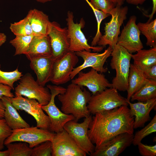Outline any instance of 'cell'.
I'll return each instance as SVG.
<instances>
[{
	"label": "cell",
	"instance_id": "obj_41",
	"mask_svg": "<svg viewBox=\"0 0 156 156\" xmlns=\"http://www.w3.org/2000/svg\"><path fill=\"white\" fill-rule=\"evenodd\" d=\"M126 2L129 4L138 5L142 4L146 0H126Z\"/></svg>",
	"mask_w": 156,
	"mask_h": 156
},
{
	"label": "cell",
	"instance_id": "obj_42",
	"mask_svg": "<svg viewBox=\"0 0 156 156\" xmlns=\"http://www.w3.org/2000/svg\"><path fill=\"white\" fill-rule=\"evenodd\" d=\"M5 109L4 105L2 100L0 99V119L3 118Z\"/></svg>",
	"mask_w": 156,
	"mask_h": 156
},
{
	"label": "cell",
	"instance_id": "obj_4",
	"mask_svg": "<svg viewBox=\"0 0 156 156\" xmlns=\"http://www.w3.org/2000/svg\"><path fill=\"white\" fill-rule=\"evenodd\" d=\"M127 101L116 89L109 88L91 95L87 107L90 113L94 115L123 105H128Z\"/></svg>",
	"mask_w": 156,
	"mask_h": 156
},
{
	"label": "cell",
	"instance_id": "obj_17",
	"mask_svg": "<svg viewBox=\"0 0 156 156\" xmlns=\"http://www.w3.org/2000/svg\"><path fill=\"white\" fill-rule=\"evenodd\" d=\"M48 36L55 61L60 59L69 51V40L67 27L62 28L57 22H52Z\"/></svg>",
	"mask_w": 156,
	"mask_h": 156
},
{
	"label": "cell",
	"instance_id": "obj_18",
	"mask_svg": "<svg viewBox=\"0 0 156 156\" xmlns=\"http://www.w3.org/2000/svg\"><path fill=\"white\" fill-rule=\"evenodd\" d=\"M77 74V77L72 79L71 83L87 87L92 94L107 88L112 87V83L109 82L105 75L102 73H99L92 68L87 73L81 71Z\"/></svg>",
	"mask_w": 156,
	"mask_h": 156
},
{
	"label": "cell",
	"instance_id": "obj_39",
	"mask_svg": "<svg viewBox=\"0 0 156 156\" xmlns=\"http://www.w3.org/2000/svg\"><path fill=\"white\" fill-rule=\"evenodd\" d=\"M12 88L8 86L0 83V99L4 96L10 98L15 96L12 92Z\"/></svg>",
	"mask_w": 156,
	"mask_h": 156
},
{
	"label": "cell",
	"instance_id": "obj_2",
	"mask_svg": "<svg viewBox=\"0 0 156 156\" xmlns=\"http://www.w3.org/2000/svg\"><path fill=\"white\" fill-rule=\"evenodd\" d=\"M71 83L65 92L58 95L61 104V110L64 113L72 115L77 121L90 115L87 105L91 95L86 88Z\"/></svg>",
	"mask_w": 156,
	"mask_h": 156
},
{
	"label": "cell",
	"instance_id": "obj_15",
	"mask_svg": "<svg viewBox=\"0 0 156 156\" xmlns=\"http://www.w3.org/2000/svg\"><path fill=\"white\" fill-rule=\"evenodd\" d=\"M78 62V56L75 52L70 51L60 59L55 61L50 81L56 85L67 83L71 80V73Z\"/></svg>",
	"mask_w": 156,
	"mask_h": 156
},
{
	"label": "cell",
	"instance_id": "obj_13",
	"mask_svg": "<svg viewBox=\"0 0 156 156\" xmlns=\"http://www.w3.org/2000/svg\"><path fill=\"white\" fill-rule=\"evenodd\" d=\"M51 141L52 156H86L87 155L64 129L55 133Z\"/></svg>",
	"mask_w": 156,
	"mask_h": 156
},
{
	"label": "cell",
	"instance_id": "obj_16",
	"mask_svg": "<svg viewBox=\"0 0 156 156\" xmlns=\"http://www.w3.org/2000/svg\"><path fill=\"white\" fill-rule=\"evenodd\" d=\"M133 134L123 133L112 138L102 144L90 156H118L132 144Z\"/></svg>",
	"mask_w": 156,
	"mask_h": 156
},
{
	"label": "cell",
	"instance_id": "obj_36",
	"mask_svg": "<svg viewBox=\"0 0 156 156\" xmlns=\"http://www.w3.org/2000/svg\"><path fill=\"white\" fill-rule=\"evenodd\" d=\"M12 131L5 119H0V150L4 148L5 141L11 135Z\"/></svg>",
	"mask_w": 156,
	"mask_h": 156
},
{
	"label": "cell",
	"instance_id": "obj_5",
	"mask_svg": "<svg viewBox=\"0 0 156 156\" xmlns=\"http://www.w3.org/2000/svg\"><path fill=\"white\" fill-rule=\"evenodd\" d=\"M14 89L15 95L35 99L41 106L47 104L51 98L49 89L40 85L29 73L23 75Z\"/></svg>",
	"mask_w": 156,
	"mask_h": 156
},
{
	"label": "cell",
	"instance_id": "obj_31",
	"mask_svg": "<svg viewBox=\"0 0 156 156\" xmlns=\"http://www.w3.org/2000/svg\"><path fill=\"white\" fill-rule=\"evenodd\" d=\"M156 131V115L153 117L150 122L145 127L137 131L133 135L132 144L137 146L142 140L149 135Z\"/></svg>",
	"mask_w": 156,
	"mask_h": 156
},
{
	"label": "cell",
	"instance_id": "obj_30",
	"mask_svg": "<svg viewBox=\"0 0 156 156\" xmlns=\"http://www.w3.org/2000/svg\"><path fill=\"white\" fill-rule=\"evenodd\" d=\"M10 29L15 36L34 35L30 23L26 16L19 21L11 23Z\"/></svg>",
	"mask_w": 156,
	"mask_h": 156
},
{
	"label": "cell",
	"instance_id": "obj_38",
	"mask_svg": "<svg viewBox=\"0 0 156 156\" xmlns=\"http://www.w3.org/2000/svg\"><path fill=\"white\" fill-rule=\"evenodd\" d=\"M143 71L147 79L156 80V64L147 67Z\"/></svg>",
	"mask_w": 156,
	"mask_h": 156
},
{
	"label": "cell",
	"instance_id": "obj_29",
	"mask_svg": "<svg viewBox=\"0 0 156 156\" xmlns=\"http://www.w3.org/2000/svg\"><path fill=\"white\" fill-rule=\"evenodd\" d=\"M11 143L5 146L9 153V156H31L32 148L24 142Z\"/></svg>",
	"mask_w": 156,
	"mask_h": 156
},
{
	"label": "cell",
	"instance_id": "obj_32",
	"mask_svg": "<svg viewBox=\"0 0 156 156\" xmlns=\"http://www.w3.org/2000/svg\"><path fill=\"white\" fill-rule=\"evenodd\" d=\"M1 68L0 64V83L8 86L14 90V83L21 79L23 75L22 73L18 68L12 71L7 72L2 70Z\"/></svg>",
	"mask_w": 156,
	"mask_h": 156
},
{
	"label": "cell",
	"instance_id": "obj_21",
	"mask_svg": "<svg viewBox=\"0 0 156 156\" xmlns=\"http://www.w3.org/2000/svg\"><path fill=\"white\" fill-rule=\"evenodd\" d=\"M30 23L34 36H47L51 28L52 22L48 16L36 9H31L26 16Z\"/></svg>",
	"mask_w": 156,
	"mask_h": 156
},
{
	"label": "cell",
	"instance_id": "obj_46",
	"mask_svg": "<svg viewBox=\"0 0 156 156\" xmlns=\"http://www.w3.org/2000/svg\"><path fill=\"white\" fill-rule=\"evenodd\" d=\"M35 0L40 3H44L47 2L51 1L53 0Z\"/></svg>",
	"mask_w": 156,
	"mask_h": 156
},
{
	"label": "cell",
	"instance_id": "obj_10",
	"mask_svg": "<svg viewBox=\"0 0 156 156\" xmlns=\"http://www.w3.org/2000/svg\"><path fill=\"white\" fill-rule=\"evenodd\" d=\"M10 99L17 110L24 111L34 118L36 127L50 130L51 123L49 117L44 113L41 105L36 100L20 95H15L14 97L10 98Z\"/></svg>",
	"mask_w": 156,
	"mask_h": 156
},
{
	"label": "cell",
	"instance_id": "obj_45",
	"mask_svg": "<svg viewBox=\"0 0 156 156\" xmlns=\"http://www.w3.org/2000/svg\"><path fill=\"white\" fill-rule=\"evenodd\" d=\"M0 156H9V153L8 150L4 151L0 150Z\"/></svg>",
	"mask_w": 156,
	"mask_h": 156
},
{
	"label": "cell",
	"instance_id": "obj_12",
	"mask_svg": "<svg viewBox=\"0 0 156 156\" xmlns=\"http://www.w3.org/2000/svg\"><path fill=\"white\" fill-rule=\"evenodd\" d=\"M112 51V48L109 46L102 53H91L85 50L75 52L77 56L83 59V62L74 68L70 75L71 79H73L79 72L89 67L101 73L106 72L107 68L104 66L107 59L111 56Z\"/></svg>",
	"mask_w": 156,
	"mask_h": 156
},
{
	"label": "cell",
	"instance_id": "obj_3",
	"mask_svg": "<svg viewBox=\"0 0 156 156\" xmlns=\"http://www.w3.org/2000/svg\"><path fill=\"white\" fill-rule=\"evenodd\" d=\"M131 54L118 44L112 48L110 66L116 71V75L112 79V87L117 90L127 91L128 78L130 66Z\"/></svg>",
	"mask_w": 156,
	"mask_h": 156
},
{
	"label": "cell",
	"instance_id": "obj_34",
	"mask_svg": "<svg viewBox=\"0 0 156 156\" xmlns=\"http://www.w3.org/2000/svg\"><path fill=\"white\" fill-rule=\"evenodd\" d=\"M52 153V142L48 140L33 147L31 156H51Z\"/></svg>",
	"mask_w": 156,
	"mask_h": 156
},
{
	"label": "cell",
	"instance_id": "obj_35",
	"mask_svg": "<svg viewBox=\"0 0 156 156\" xmlns=\"http://www.w3.org/2000/svg\"><path fill=\"white\" fill-rule=\"evenodd\" d=\"M90 2L95 8L109 14L115 6L108 0H90Z\"/></svg>",
	"mask_w": 156,
	"mask_h": 156
},
{
	"label": "cell",
	"instance_id": "obj_6",
	"mask_svg": "<svg viewBox=\"0 0 156 156\" xmlns=\"http://www.w3.org/2000/svg\"><path fill=\"white\" fill-rule=\"evenodd\" d=\"M73 13L68 11L66 19L67 25L68 37L69 40V51L75 52L85 50L91 52L92 49L94 52H100L104 47L90 45L88 40L82 32L81 29L85 26V21L81 18L79 23H75L74 21Z\"/></svg>",
	"mask_w": 156,
	"mask_h": 156
},
{
	"label": "cell",
	"instance_id": "obj_7",
	"mask_svg": "<svg viewBox=\"0 0 156 156\" xmlns=\"http://www.w3.org/2000/svg\"><path fill=\"white\" fill-rule=\"evenodd\" d=\"M47 86L50 90L51 98L48 103L41 106V107L47 113L50 119L51 125L50 130L57 133L63 130L64 125L68 121L75 120V118L72 115L65 114L61 111L55 103L56 96L64 93L66 88L56 85L49 84Z\"/></svg>",
	"mask_w": 156,
	"mask_h": 156
},
{
	"label": "cell",
	"instance_id": "obj_43",
	"mask_svg": "<svg viewBox=\"0 0 156 156\" xmlns=\"http://www.w3.org/2000/svg\"><path fill=\"white\" fill-rule=\"evenodd\" d=\"M7 37L3 33H0V47L6 42Z\"/></svg>",
	"mask_w": 156,
	"mask_h": 156
},
{
	"label": "cell",
	"instance_id": "obj_27",
	"mask_svg": "<svg viewBox=\"0 0 156 156\" xmlns=\"http://www.w3.org/2000/svg\"><path fill=\"white\" fill-rule=\"evenodd\" d=\"M137 25L146 38V45L151 48L156 47V19L146 23L139 22Z\"/></svg>",
	"mask_w": 156,
	"mask_h": 156
},
{
	"label": "cell",
	"instance_id": "obj_23",
	"mask_svg": "<svg viewBox=\"0 0 156 156\" xmlns=\"http://www.w3.org/2000/svg\"><path fill=\"white\" fill-rule=\"evenodd\" d=\"M1 99L5 107L3 118L12 130L30 127L29 125L20 116L12 104L10 97L3 96Z\"/></svg>",
	"mask_w": 156,
	"mask_h": 156
},
{
	"label": "cell",
	"instance_id": "obj_1",
	"mask_svg": "<svg viewBox=\"0 0 156 156\" xmlns=\"http://www.w3.org/2000/svg\"><path fill=\"white\" fill-rule=\"evenodd\" d=\"M128 105L97 112L92 116L88 134L95 149L119 134H133L134 116Z\"/></svg>",
	"mask_w": 156,
	"mask_h": 156
},
{
	"label": "cell",
	"instance_id": "obj_37",
	"mask_svg": "<svg viewBox=\"0 0 156 156\" xmlns=\"http://www.w3.org/2000/svg\"><path fill=\"white\" fill-rule=\"evenodd\" d=\"M139 153L142 156H156V145H149L141 142L137 145Z\"/></svg>",
	"mask_w": 156,
	"mask_h": 156
},
{
	"label": "cell",
	"instance_id": "obj_8",
	"mask_svg": "<svg viewBox=\"0 0 156 156\" xmlns=\"http://www.w3.org/2000/svg\"><path fill=\"white\" fill-rule=\"evenodd\" d=\"M128 11L127 6L116 5L111 10L110 21L105 24V33L100 38L97 43L98 45L104 47L108 45L112 48L117 43L120 27L127 18Z\"/></svg>",
	"mask_w": 156,
	"mask_h": 156
},
{
	"label": "cell",
	"instance_id": "obj_19",
	"mask_svg": "<svg viewBox=\"0 0 156 156\" xmlns=\"http://www.w3.org/2000/svg\"><path fill=\"white\" fill-rule=\"evenodd\" d=\"M30 66L37 76V81L40 85L45 86L52 79L53 64L52 56L39 57L31 59Z\"/></svg>",
	"mask_w": 156,
	"mask_h": 156
},
{
	"label": "cell",
	"instance_id": "obj_44",
	"mask_svg": "<svg viewBox=\"0 0 156 156\" xmlns=\"http://www.w3.org/2000/svg\"><path fill=\"white\" fill-rule=\"evenodd\" d=\"M113 3L115 6L116 5L122 6L123 4L124 0H108Z\"/></svg>",
	"mask_w": 156,
	"mask_h": 156
},
{
	"label": "cell",
	"instance_id": "obj_25",
	"mask_svg": "<svg viewBox=\"0 0 156 156\" xmlns=\"http://www.w3.org/2000/svg\"><path fill=\"white\" fill-rule=\"evenodd\" d=\"M133 64L142 70L156 64V47L148 49H141L135 54L131 55Z\"/></svg>",
	"mask_w": 156,
	"mask_h": 156
},
{
	"label": "cell",
	"instance_id": "obj_40",
	"mask_svg": "<svg viewBox=\"0 0 156 156\" xmlns=\"http://www.w3.org/2000/svg\"><path fill=\"white\" fill-rule=\"evenodd\" d=\"M153 4V8L151 14L149 16V18L147 22H149L151 21L154 14L156 11V0H152Z\"/></svg>",
	"mask_w": 156,
	"mask_h": 156
},
{
	"label": "cell",
	"instance_id": "obj_26",
	"mask_svg": "<svg viewBox=\"0 0 156 156\" xmlns=\"http://www.w3.org/2000/svg\"><path fill=\"white\" fill-rule=\"evenodd\" d=\"M156 98V80L148 79V81L131 96L132 101H145Z\"/></svg>",
	"mask_w": 156,
	"mask_h": 156
},
{
	"label": "cell",
	"instance_id": "obj_20",
	"mask_svg": "<svg viewBox=\"0 0 156 156\" xmlns=\"http://www.w3.org/2000/svg\"><path fill=\"white\" fill-rule=\"evenodd\" d=\"M127 102L130 107V113L134 116V129L144 127L145 123L151 119V112L156 107V98L134 103L128 100Z\"/></svg>",
	"mask_w": 156,
	"mask_h": 156
},
{
	"label": "cell",
	"instance_id": "obj_9",
	"mask_svg": "<svg viewBox=\"0 0 156 156\" xmlns=\"http://www.w3.org/2000/svg\"><path fill=\"white\" fill-rule=\"evenodd\" d=\"M55 133L49 130L39 128L37 127H29L12 130L11 135L5 141V146L17 142L27 143L33 148L47 140L51 141Z\"/></svg>",
	"mask_w": 156,
	"mask_h": 156
},
{
	"label": "cell",
	"instance_id": "obj_28",
	"mask_svg": "<svg viewBox=\"0 0 156 156\" xmlns=\"http://www.w3.org/2000/svg\"><path fill=\"white\" fill-rule=\"evenodd\" d=\"M34 36H16L10 40V43L15 49L14 55L25 54Z\"/></svg>",
	"mask_w": 156,
	"mask_h": 156
},
{
	"label": "cell",
	"instance_id": "obj_33",
	"mask_svg": "<svg viewBox=\"0 0 156 156\" xmlns=\"http://www.w3.org/2000/svg\"><path fill=\"white\" fill-rule=\"evenodd\" d=\"M85 0L92 10L97 22V32L91 43V46H95L97 44L100 37L102 36L100 31L101 23L103 20L109 16L110 15L105 13L102 11L96 9L92 5L88 0Z\"/></svg>",
	"mask_w": 156,
	"mask_h": 156
},
{
	"label": "cell",
	"instance_id": "obj_11",
	"mask_svg": "<svg viewBox=\"0 0 156 156\" xmlns=\"http://www.w3.org/2000/svg\"><path fill=\"white\" fill-rule=\"evenodd\" d=\"M92 116L84 118L83 121L79 123L75 120L67 122L64 126V129L73 139L79 147L87 154L94 152L95 146L90 139L88 131Z\"/></svg>",
	"mask_w": 156,
	"mask_h": 156
},
{
	"label": "cell",
	"instance_id": "obj_22",
	"mask_svg": "<svg viewBox=\"0 0 156 156\" xmlns=\"http://www.w3.org/2000/svg\"><path fill=\"white\" fill-rule=\"evenodd\" d=\"M25 55L29 60L39 57H52V50L48 36H34Z\"/></svg>",
	"mask_w": 156,
	"mask_h": 156
},
{
	"label": "cell",
	"instance_id": "obj_24",
	"mask_svg": "<svg viewBox=\"0 0 156 156\" xmlns=\"http://www.w3.org/2000/svg\"><path fill=\"white\" fill-rule=\"evenodd\" d=\"M148 80L145 77L142 70L133 64H131L127 99L130 101L133 94L139 90Z\"/></svg>",
	"mask_w": 156,
	"mask_h": 156
},
{
	"label": "cell",
	"instance_id": "obj_14",
	"mask_svg": "<svg viewBox=\"0 0 156 156\" xmlns=\"http://www.w3.org/2000/svg\"><path fill=\"white\" fill-rule=\"evenodd\" d=\"M136 17H130L118 37V44L123 47L129 53L132 54L143 48L140 38V31L136 23Z\"/></svg>",
	"mask_w": 156,
	"mask_h": 156
}]
</instances>
